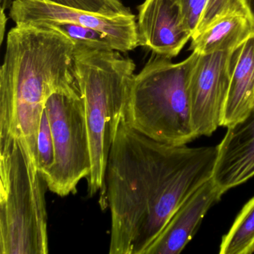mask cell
Listing matches in <instances>:
<instances>
[{"label":"cell","mask_w":254,"mask_h":254,"mask_svg":"<svg viewBox=\"0 0 254 254\" xmlns=\"http://www.w3.org/2000/svg\"><path fill=\"white\" fill-rule=\"evenodd\" d=\"M218 146L154 140L119 125L107 166L111 254H145L178 208L212 176Z\"/></svg>","instance_id":"6da1fadb"},{"label":"cell","mask_w":254,"mask_h":254,"mask_svg":"<svg viewBox=\"0 0 254 254\" xmlns=\"http://www.w3.org/2000/svg\"><path fill=\"white\" fill-rule=\"evenodd\" d=\"M74 48L75 44L63 34L35 25H16L7 36L0 69V139H21L35 164L47 99L76 82Z\"/></svg>","instance_id":"7a4b0ae2"},{"label":"cell","mask_w":254,"mask_h":254,"mask_svg":"<svg viewBox=\"0 0 254 254\" xmlns=\"http://www.w3.org/2000/svg\"><path fill=\"white\" fill-rule=\"evenodd\" d=\"M135 64L117 50H96L76 44L74 76L84 102L91 155V172L87 178L88 194L99 192L102 209H106L108 157L119 125L124 117Z\"/></svg>","instance_id":"3957f363"},{"label":"cell","mask_w":254,"mask_h":254,"mask_svg":"<svg viewBox=\"0 0 254 254\" xmlns=\"http://www.w3.org/2000/svg\"><path fill=\"white\" fill-rule=\"evenodd\" d=\"M192 52L183 62L153 53L134 75L123 120L142 134L173 145L197 138L191 123L190 80L198 59Z\"/></svg>","instance_id":"277c9868"},{"label":"cell","mask_w":254,"mask_h":254,"mask_svg":"<svg viewBox=\"0 0 254 254\" xmlns=\"http://www.w3.org/2000/svg\"><path fill=\"white\" fill-rule=\"evenodd\" d=\"M0 254H48V186L21 139H0Z\"/></svg>","instance_id":"5b68a950"},{"label":"cell","mask_w":254,"mask_h":254,"mask_svg":"<svg viewBox=\"0 0 254 254\" xmlns=\"http://www.w3.org/2000/svg\"><path fill=\"white\" fill-rule=\"evenodd\" d=\"M54 142V163L46 175L48 190L65 197L91 172L84 102L77 82L53 93L45 108Z\"/></svg>","instance_id":"8992f818"},{"label":"cell","mask_w":254,"mask_h":254,"mask_svg":"<svg viewBox=\"0 0 254 254\" xmlns=\"http://www.w3.org/2000/svg\"><path fill=\"white\" fill-rule=\"evenodd\" d=\"M233 51L200 55L190 80L191 123L196 136L221 126L230 87Z\"/></svg>","instance_id":"52a82bcc"},{"label":"cell","mask_w":254,"mask_h":254,"mask_svg":"<svg viewBox=\"0 0 254 254\" xmlns=\"http://www.w3.org/2000/svg\"><path fill=\"white\" fill-rule=\"evenodd\" d=\"M9 16L16 25L55 20L92 28L108 35L114 43L116 50L120 53H127L139 47L134 14L108 17L56 5L44 0H14Z\"/></svg>","instance_id":"ba28073f"},{"label":"cell","mask_w":254,"mask_h":254,"mask_svg":"<svg viewBox=\"0 0 254 254\" xmlns=\"http://www.w3.org/2000/svg\"><path fill=\"white\" fill-rule=\"evenodd\" d=\"M139 46L154 54L173 59L191 38L178 0H145L138 7Z\"/></svg>","instance_id":"9c48e42d"},{"label":"cell","mask_w":254,"mask_h":254,"mask_svg":"<svg viewBox=\"0 0 254 254\" xmlns=\"http://www.w3.org/2000/svg\"><path fill=\"white\" fill-rule=\"evenodd\" d=\"M217 146L212 179L224 192L254 176V106L245 118L227 127Z\"/></svg>","instance_id":"30bf717a"},{"label":"cell","mask_w":254,"mask_h":254,"mask_svg":"<svg viewBox=\"0 0 254 254\" xmlns=\"http://www.w3.org/2000/svg\"><path fill=\"white\" fill-rule=\"evenodd\" d=\"M224 193L212 178L205 182L178 208L145 254H180L195 234L206 212Z\"/></svg>","instance_id":"8fae6325"},{"label":"cell","mask_w":254,"mask_h":254,"mask_svg":"<svg viewBox=\"0 0 254 254\" xmlns=\"http://www.w3.org/2000/svg\"><path fill=\"white\" fill-rule=\"evenodd\" d=\"M254 106V34L233 52L230 87L221 126L245 118Z\"/></svg>","instance_id":"7c38bea8"},{"label":"cell","mask_w":254,"mask_h":254,"mask_svg":"<svg viewBox=\"0 0 254 254\" xmlns=\"http://www.w3.org/2000/svg\"><path fill=\"white\" fill-rule=\"evenodd\" d=\"M254 34V26L246 15L229 14L191 38L190 50L200 55L233 51Z\"/></svg>","instance_id":"4fadbf2b"},{"label":"cell","mask_w":254,"mask_h":254,"mask_svg":"<svg viewBox=\"0 0 254 254\" xmlns=\"http://www.w3.org/2000/svg\"><path fill=\"white\" fill-rule=\"evenodd\" d=\"M254 252V197L242 208L231 228L223 236L221 254H251Z\"/></svg>","instance_id":"5bb4252c"},{"label":"cell","mask_w":254,"mask_h":254,"mask_svg":"<svg viewBox=\"0 0 254 254\" xmlns=\"http://www.w3.org/2000/svg\"><path fill=\"white\" fill-rule=\"evenodd\" d=\"M30 24L57 31L67 37L75 45L81 44L96 50H116L114 43L108 35L92 28L55 20H44Z\"/></svg>","instance_id":"9a60e30c"},{"label":"cell","mask_w":254,"mask_h":254,"mask_svg":"<svg viewBox=\"0 0 254 254\" xmlns=\"http://www.w3.org/2000/svg\"><path fill=\"white\" fill-rule=\"evenodd\" d=\"M46 2L74 9L88 11L108 17L133 15L121 0H44Z\"/></svg>","instance_id":"2e32d148"},{"label":"cell","mask_w":254,"mask_h":254,"mask_svg":"<svg viewBox=\"0 0 254 254\" xmlns=\"http://www.w3.org/2000/svg\"><path fill=\"white\" fill-rule=\"evenodd\" d=\"M233 14H244L248 17L243 0H208L198 27L191 38L203 32L219 19Z\"/></svg>","instance_id":"e0dca14e"},{"label":"cell","mask_w":254,"mask_h":254,"mask_svg":"<svg viewBox=\"0 0 254 254\" xmlns=\"http://www.w3.org/2000/svg\"><path fill=\"white\" fill-rule=\"evenodd\" d=\"M54 163V142L45 109L41 115L37 143L36 166L45 178Z\"/></svg>","instance_id":"ac0fdd59"},{"label":"cell","mask_w":254,"mask_h":254,"mask_svg":"<svg viewBox=\"0 0 254 254\" xmlns=\"http://www.w3.org/2000/svg\"><path fill=\"white\" fill-rule=\"evenodd\" d=\"M178 1L184 25L193 36L198 27L208 0H178Z\"/></svg>","instance_id":"d6986e66"},{"label":"cell","mask_w":254,"mask_h":254,"mask_svg":"<svg viewBox=\"0 0 254 254\" xmlns=\"http://www.w3.org/2000/svg\"><path fill=\"white\" fill-rule=\"evenodd\" d=\"M11 0H0V44L3 42L5 37V28H6L7 17L5 10L9 6Z\"/></svg>","instance_id":"ffe728a7"},{"label":"cell","mask_w":254,"mask_h":254,"mask_svg":"<svg viewBox=\"0 0 254 254\" xmlns=\"http://www.w3.org/2000/svg\"><path fill=\"white\" fill-rule=\"evenodd\" d=\"M248 18L254 26V0H243Z\"/></svg>","instance_id":"44dd1931"}]
</instances>
